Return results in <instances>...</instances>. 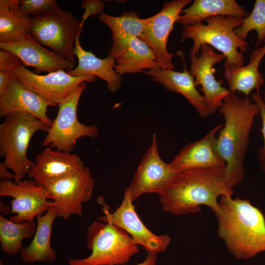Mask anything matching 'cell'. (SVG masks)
Wrapping results in <instances>:
<instances>
[{
	"label": "cell",
	"mask_w": 265,
	"mask_h": 265,
	"mask_svg": "<svg viewBox=\"0 0 265 265\" xmlns=\"http://www.w3.org/2000/svg\"><path fill=\"white\" fill-rule=\"evenodd\" d=\"M263 100L265 104V92H264V98H263Z\"/></svg>",
	"instance_id": "obj_38"
},
{
	"label": "cell",
	"mask_w": 265,
	"mask_h": 265,
	"mask_svg": "<svg viewBox=\"0 0 265 265\" xmlns=\"http://www.w3.org/2000/svg\"><path fill=\"white\" fill-rule=\"evenodd\" d=\"M218 204L217 234L238 259H248L265 251V217L248 199L222 195Z\"/></svg>",
	"instance_id": "obj_3"
},
{
	"label": "cell",
	"mask_w": 265,
	"mask_h": 265,
	"mask_svg": "<svg viewBox=\"0 0 265 265\" xmlns=\"http://www.w3.org/2000/svg\"><path fill=\"white\" fill-rule=\"evenodd\" d=\"M138 245L122 229L95 220L87 228V247L92 253L83 259H68L69 265H119L139 252Z\"/></svg>",
	"instance_id": "obj_6"
},
{
	"label": "cell",
	"mask_w": 265,
	"mask_h": 265,
	"mask_svg": "<svg viewBox=\"0 0 265 265\" xmlns=\"http://www.w3.org/2000/svg\"><path fill=\"white\" fill-rule=\"evenodd\" d=\"M27 32L42 46L75 65V41L82 31L80 22L71 12L62 11L30 17Z\"/></svg>",
	"instance_id": "obj_7"
},
{
	"label": "cell",
	"mask_w": 265,
	"mask_h": 265,
	"mask_svg": "<svg viewBox=\"0 0 265 265\" xmlns=\"http://www.w3.org/2000/svg\"><path fill=\"white\" fill-rule=\"evenodd\" d=\"M223 124L210 130L202 138L185 146L169 163L176 171L198 167L225 166L216 147L217 134Z\"/></svg>",
	"instance_id": "obj_17"
},
{
	"label": "cell",
	"mask_w": 265,
	"mask_h": 265,
	"mask_svg": "<svg viewBox=\"0 0 265 265\" xmlns=\"http://www.w3.org/2000/svg\"><path fill=\"white\" fill-rule=\"evenodd\" d=\"M157 260V255L147 252V255L145 260L142 263L136 265H156Z\"/></svg>",
	"instance_id": "obj_36"
},
{
	"label": "cell",
	"mask_w": 265,
	"mask_h": 265,
	"mask_svg": "<svg viewBox=\"0 0 265 265\" xmlns=\"http://www.w3.org/2000/svg\"><path fill=\"white\" fill-rule=\"evenodd\" d=\"M152 81L161 84L167 90L184 97L203 118L209 116L203 96L196 88L194 77L189 71L161 69L145 70Z\"/></svg>",
	"instance_id": "obj_21"
},
{
	"label": "cell",
	"mask_w": 265,
	"mask_h": 265,
	"mask_svg": "<svg viewBox=\"0 0 265 265\" xmlns=\"http://www.w3.org/2000/svg\"><path fill=\"white\" fill-rule=\"evenodd\" d=\"M94 181L89 168L84 166L80 171L58 180L45 187L53 199V208L57 217L68 219L72 214L82 215V204L92 196Z\"/></svg>",
	"instance_id": "obj_11"
},
{
	"label": "cell",
	"mask_w": 265,
	"mask_h": 265,
	"mask_svg": "<svg viewBox=\"0 0 265 265\" xmlns=\"http://www.w3.org/2000/svg\"><path fill=\"white\" fill-rule=\"evenodd\" d=\"M242 25L236 28V34L245 41L252 30L257 34V45L259 46L265 41V0H256L251 13L242 19Z\"/></svg>",
	"instance_id": "obj_29"
},
{
	"label": "cell",
	"mask_w": 265,
	"mask_h": 265,
	"mask_svg": "<svg viewBox=\"0 0 265 265\" xmlns=\"http://www.w3.org/2000/svg\"><path fill=\"white\" fill-rule=\"evenodd\" d=\"M0 196L11 197V212L16 214L9 219L15 223L33 222L34 218L54 205L48 201L50 194L45 186L38 185L33 179L0 182Z\"/></svg>",
	"instance_id": "obj_12"
},
{
	"label": "cell",
	"mask_w": 265,
	"mask_h": 265,
	"mask_svg": "<svg viewBox=\"0 0 265 265\" xmlns=\"http://www.w3.org/2000/svg\"><path fill=\"white\" fill-rule=\"evenodd\" d=\"M86 87V82L81 83L66 100L58 105L57 115L42 141L43 146L71 153L79 138H96L99 136L97 124L86 125L80 122L78 118L79 102Z\"/></svg>",
	"instance_id": "obj_8"
},
{
	"label": "cell",
	"mask_w": 265,
	"mask_h": 265,
	"mask_svg": "<svg viewBox=\"0 0 265 265\" xmlns=\"http://www.w3.org/2000/svg\"><path fill=\"white\" fill-rule=\"evenodd\" d=\"M49 106H53L39 95L26 88L12 74L5 91L0 96L1 117L16 112L27 113L51 127L53 120L47 115Z\"/></svg>",
	"instance_id": "obj_19"
},
{
	"label": "cell",
	"mask_w": 265,
	"mask_h": 265,
	"mask_svg": "<svg viewBox=\"0 0 265 265\" xmlns=\"http://www.w3.org/2000/svg\"><path fill=\"white\" fill-rule=\"evenodd\" d=\"M36 227L33 222H12L0 215V243L1 250L5 253L16 255L24 247L22 241L34 236Z\"/></svg>",
	"instance_id": "obj_28"
},
{
	"label": "cell",
	"mask_w": 265,
	"mask_h": 265,
	"mask_svg": "<svg viewBox=\"0 0 265 265\" xmlns=\"http://www.w3.org/2000/svg\"><path fill=\"white\" fill-rule=\"evenodd\" d=\"M177 23L184 26L202 22L208 18L230 16L242 19L249 13L235 0H195L188 8L182 11Z\"/></svg>",
	"instance_id": "obj_23"
},
{
	"label": "cell",
	"mask_w": 265,
	"mask_h": 265,
	"mask_svg": "<svg viewBox=\"0 0 265 265\" xmlns=\"http://www.w3.org/2000/svg\"><path fill=\"white\" fill-rule=\"evenodd\" d=\"M24 65L21 59L14 53L0 49V70L12 72L15 69Z\"/></svg>",
	"instance_id": "obj_32"
},
{
	"label": "cell",
	"mask_w": 265,
	"mask_h": 265,
	"mask_svg": "<svg viewBox=\"0 0 265 265\" xmlns=\"http://www.w3.org/2000/svg\"><path fill=\"white\" fill-rule=\"evenodd\" d=\"M84 167V163L78 155L47 147L37 155L35 165L28 174L38 185L46 187Z\"/></svg>",
	"instance_id": "obj_16"
},
{
	"label": "cell",
	"mask_w": 265,
	"mask_h": 265,
	"mask_svg": "<svg viewBox=\"0 0 265 265\" xmlns=\"http://www.w3.org/2000/svg\"><path fill=\"white\" fill-rule=\"evenodd\" d=\"M225 166L198 167L178 171L159 195L162 210L175 215L201 211L200 206L210 207L214 214L220 212L218 198L232 197L233 188L228 184Z\"/></svg>",
	"instance_id": "obj_1"
},
{
	"label": "cell",
	"mask_w": 265,
	"mask_h": 265,
	"mask_svg": "<svg viewBox=\"0 0 265 265\" xmlns=\"http://www.w3.org/2000/svg\"><path fill=\"white\" fill-rule=\"evenodd\" d=\"M252 99L259 109L262 127L260 129L263 137V145L257 149V159L261 169L265 174V104L261 96L259 90L252 94Z\"/></svg>",
	"instance_id": "obj_31"
},
{
	"label": "cell",
	"mask_w": 265,
	"mask_h": 265,
	"mask_svg": "<svg viewBox=\"0 0 265 265\" xmlns=\"http://www.w3.org/2000/svg\"><path fill=\"white\" fill-rule=\"evenodd\" d=\"M218 110L225 122L217 134L216 147L226 162L225 177L233 188L244 178L250 134L259 109L248 97L240 98L232 93L225 98Z\"/></svg>",
	"instance_id": "obj_2"
},
{
	"label": "cell",
	"mask_w": 265,
	"mask_h": 265,
	"mask_svg": "<svg viewBox=\"0 0 265 265\" xmlns=\"http://www.w3.org/2000/svg\"><path fill=\"white\" fill-rule=\"evenodd\" d=\"M50 126L27 113L16 112L6 117L0 125V156L15 175V183L22 181L35 165L27 151L30 141L37 132L49 131Z\"/></svg>",
	"instance_id": "obj_5"
},
{
	"label": "cell",
	"mask_w": 265,
	"mask_h": 265,
	"mask_svg": "<svg viewBox=\"0 0 265 265\" xmlns=\"http://www.w3.org/2000/svg\"><path fill=\"white\" fill-rule=\"evenodd\" d=\"M154 53L142 40L132 37L127 48L116 58L114 69L120 76L160 69Z\"/></svg>",
	"instance_id": "obj_26"
},
{
	"label": "cell",
	"mask_w": 265,
	"mask_h": 265,
	"mask_svg": "<svg viewBox=\"0 0 265 265\" xmlns=\"http://www.w3.org/2000/svg\"><path fill=\"white\" fill-rule=\"evenodd\" d=\"M99 19L112 31L111 49L113 50L127 46L132 37L141 39L148 20V18H140L133 11L124 12L121 16H112L102 13Z\"/></svg>",
	"instance_id": "obj_25"
},
{
	"label": "cell",
	"mask_w": 265,
	"mask_h": 265,
	"mask_svg": "<svg viewBox=\"0 0 265 265\" xmlns=\"http://www.w3.org/2000/svg\"><path fill=\"white\" fill-rule=\"evenodd\" d=\"M20 11L24 15L35 17L60 11L55 0H21Z\"/></svg>",
	"instance_id": "obj_30"
},
{
	"label": "cell",
	"mask_w": 265,
	"mask_h": 265,
	"mask_svg": "<svg viewBox=\"0 0 265 265\" xmlns=\"http://www.w3.org/2000/svg\"><path fill=\"white\" fill-rule=\"evenodd\" d=\"M97 200L104 213L103 216L98 217V220L122 229L147 252L157 255L166 250L171 241L170 237L166 234L156 235L144 225L135 210L129 187L125 190L121 205L112 213L102 197H98Z\"/></svg>",
	"instance_id": "obj_9"
},
{
	"label": "cell",
	"mask_w": 265,
	"mask_h": 265,
	"mask_svg": "<svg viewBox=\"0 0 265 265\" xmlns=\"http://www.w3.org/2000/svg\"><path fill=\"white\" fill-rule=\"evenodd\" d=\"M31 17L23 14L20 0H0V42L10 43L28 33Z\"/></svg>",
	"instance_id": "obj_27"
},
{
	"label": "cell",
	"mask_w": 265,
	"mask_h": 265,
	"mask_svg": "<svg viewBox=\"0 0 265 265\" xmlns=\"http://www.w3.org/2000/svg\"><path fill=\"white\" fill-rule=\"evenodd\" d=\"M11 74L10 71L0 70V96L5 91Z\"/></svg>",
	"instance_id": "obj_34"
},
{
	"label": "cell",
	"mask_w": 265,
	"mask_h": 265,
	"mask_svg": "<svg viewBox=\"0 0 265 265\" xmlns=\"http://www.w3.org/2000/svg\"><path fill=\"white\" fill-rule=\"evenodd\" d=\"M265 55V41L263 47L252 52L248 64L239 68L225 69L224 77L232 93L238 91L248 97L253 90H259L264 83V77L259 69Z\"/></svg>",
	"instance_id": "obj_24"
},
{
	"label": "cell",
	"mask_w": 265,
	"mask_h": 265,
	"mask_svg": "<svg viewBox=\"0 0 265 265\" xmlns=\"http://www.w3.org/2000/svg\"><path fill=\"white\" fill-rule=\"evenodd\" d=\"M8 167L3 161L0 163V178L1 181H8L15 180V175L14 173L9 172Z\"/></svg>",
	"instance_id": "obj_35"
},
{
	"label": "cell",
	"mask_w": 265,
	"mask_h": 265,
	"mask_svg": "<svg viewBox=\"0 0 265 265\" xmlns=\"http://www.w3.org/2000/svg\"><path fill=\"white\" fill-rule=\"evenodd\" d=\"M11 73L26 88L39 95L53 106L66 100L81 83L91 82L96 80V76L92 75L73 76L63 69L40 75L24 65Z\"/></svg>",
	"instance_id": "obj_10"
},
{
	"label": "cell",
	"mask_w": 265,
	"mask_h": 265,
	"mask_svg": "<svg viewBox=\"0 0 265 265\" xmlns=\"http://www.w3.org/2000/svg\"><path fill=\"white\" fill-rule=\"evenodd\" d=\"M0 212L2 214H6L11 212L9 207L6 206L1 201H0Z\"/></svg>",
	"instance_id": "obj_37"
},
{
	"label": "cell",
	"mask_w": 265,
	"mask_h": 265,
	"mask_svg": "<svg viewBox=\"0 0 265 265\" xmlns=\"http://www.w3.org/2000/svg\"><path fill=\"white\" fill-rule=\"evenodd\" d=\"M191 0H173L164 3L162 9L148 18L141 40L154 53L156 61L163 70L173 69V54L168 52L167 44L174 25L181 15L184 7Z\"/></svg>",
	"instance_id": "obj_13"
},
{
	"label": "cell",
	"mask_w": 265,
	"mask_h": 265,
	"mask_svg": "<svg viewBox=\"0 0 265 265\" xmlns=\"http://www.w3.org/2000/svg\"><path fill=\"white\" fill-rule=\"evenodd\" d=\"M57 214L51 207L44 215L36 217V231L30 243L19 252L21 259L26 263L52 262L57 257L56 251L52 247L51 237L53 222Z\"/></svg>",
	"instance_id": "obj_22"
},
{
	"label": "cell",
	"mask_w": 265,
	"mask_h": 265,
	"mask_svg": "<svg viewBox=\"0 0 265 265\" xmlns=\"http://www.w3.org/2000/svg\"><path fill=\"white\" fill-rule=\"evenodd\" d=\"M202 22L184 26L183 39L190 38L193 42L190 54L199 56L201 47L206 44L220 51L225 56L224 69L242 67L244 58L242 53L248 50V43L236 34L235 29L242 25V19L230 16H218Z\"/></svg>",
	"instance_id": "obj_4"
},
{
	"label": "cell",
	"mask_w": 265,
	"mask_h": 265,
	"mask_svg": "<svg viewBox=\"0 0 265 265\" xmlns=\"http://www.w3.org/2000/svg\"><path fill=\"white\" fill-rule=\"evenodd\" d=\"M177 171L161 159L156 134L141 158L132 182L128 187L132 202L146 193L161 194L173 180Z\"/></svg>",
	"instance_id": "obj_14"
},
{
	"label": "cell",
	"mask_w": 265,
	"mask_h": 265,
	"mask_svg": "<svg viewBox=\"0 0 265 265\" xmlns=\"http://www.w3.org/2000/svg\"><path fill=\"white\" fill-rule=\"evenodd\" d=\"M0 48L17 55L24 66L35 68L37 74L50 73L60 69L68 71L74 68V64L45 48L28 33L15 42H0Z\"/></svg>",
	"instance_id": "obj_18"
},
{
	"label": "cell",
	"mask_w": 265,
	"mask_h": 265,
	"mask_svg": "<svg viewBox=\"0 0 265 265\" xmlns=\"http://www.w3.org/2000/svg\"><path fill=\"white\" fill-rule=\"evenodd\" d=\"M199 56L190 54L189 72L194 77L196 86L200 85V90L209 115L214 114L222 105L225 97L232 94L228 89L222 86L223 81L215 79L213 66L225 59L224 54L216 53L208 45L200 48Z\"/></svg>",
	"instance_id": "obj_15"
},
{
	"label": "cell",
	"mask_w": 265,
	"mask_h": 265,
	"mask_svg": "<svg viewBox=\"0 0 265 265\" xmlns=\"http://www.w3.org/2000/svg\"><path fill=\"white\" fill-rule=\"evenodd\" d=\"M81 8L84 9V12L81 16L80 25L82 27L85 20L89 16H93L98 13H102V10L105 6L104 3L101 0H83L81 5Z\"/></svg>",
	"instance_id": "obj_33"
},
{
	"label": "cell",
	"mask_w": 265,
	"mask_h": 265,
	"mask_svg": "<svg viewBox=\"0 0 265 265\" xmlns=\"http://www.w3.org/2000/svg\"><path fill=\"white\" fill-rule=\"evenodd\" d=\"M79 34L75 43L73 51L74 55L78 60L77 66L67 71L73 76H81L92 75L106 81L107 89L112 93L116 92L121 87V77L115 71L116 58L110 51L107 56L104 59L98 58L92 52L84 50L80 42Z\"/></svg>",
	"instance_id": "obj_20"
}]
</instances>
